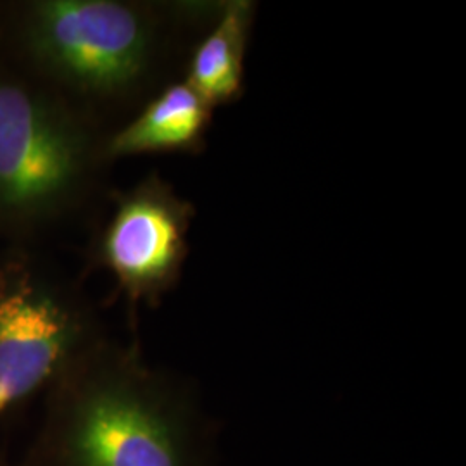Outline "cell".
I'll return each instance as SVG.
<instances>
[{
	"label": "cell",
	"mask_w": 466,
	"mask_h": 466,
	"mask_svg": "<svg viewBox=\"0 0 466 466\" xmlns=\"http://www.w3.org/2000/svg\"><path fill=\"white\" fill-rule=\"evenodd\" d=\"M86 111L0 54V235L28 238L75 211L106 159Z\"/></svg>",
	"instance_id": "3957f363"
},
{
	"label": "cell",
	"mask_w": 466,
	"mask_h": 466,
	"mask_svg": "<svg viewBox=\"0 0 466 466\" xmlns=\"http://www.w3.org/2000/svg\"><path fill=\"white\" fill-rule=\"evenodd\" d=\"M252 16L250 2L225 4L211 32L192 52L185 82L211 107L232 104L244 90Z\"/></svg>",
	"instance_id": "52a82bcc"
},
{
	"label": "cell",
	"mask_w": 466,
	"mask_h": 466,
	"mask_svg": "<svg viewBox=\"0 0 466 466\" xmlns=\"http://www.w3.org/2000/svg\"><path fill=\"white\" fill-rule=\"evenodd\" d=\"M0 9H2V5H0Z\"/></svg>",
	"instance_id": "9c48e42d"
},
{
	"label": "cell",
	"mask_w": 466,
	"mask_h": 466,
	"mask_svg": "<svg viewBox=\"0 0 466 466\" xmlns=\"http://www.w3.org/2000/svg\"><path fill=\"white\" fill-rule=\"evenodd\" d=\"M0 466H15V465H9V463H4V461H0ZM26 466V465H23Z\"/></svg>",
	"instance_id": "ba28073f"
},
{
	"label": "cell",
	"mask_w": 466,
	"mask_h": 466,
	"mask_svg": "<svg viewBox=\"0 0 466 466\" xmlns=\"http://www.w3.org/2000/svg\"><path fill=\"white\" fill-rule=\"evenodd\" d=\"M102 340L67 283L28 256L0 259V421L46 398Z\"/></svg>",
	"instance_id": "277c9868"
},
{
	"label": "cell",
	"mask_w": 466,
	"mask_h": 466,
	"mask_svg": "<svg viewBox=\"0 0 466 466\" xmlns=\"http://www.w3.org/2000/svg\"><path fill=\"white\" fill-rule=\"evenodd\" d=\"M194 206L159 175L119 192L102 227L94 261L111 273L132 306H157L180 282Z\"/></svg>",
	"instance_id": "5b68a950"
},
{
	"label": "cell",
	"mask_w": 466,
	"mask_h": 466,
	"mask_svg": "<svg viewBox=\"0 0 466 466\" xmlns=\"http://www.w3.org/2000/svg\"><path fill=\"white\" fill-rule=\"evenodd\" d=\"M213 107L187 84L167 85L116 134L106 138V159L140 154L198 152L211 125Z\"/></svg>",
	"instance_id": "8992f818"
},
{
	"label": "cell",
	"mask_w": 466,
	"mask_h": 466,
	"mask_svg": "<svg viewBox=\"0 0 466 466\" xmlns=\"http://www.w3.org/2000/svg\"><path fill=\"white\" fill-rule=\"evenodd\" d=\"M194 392L104 339L52 387L26 466H215Z\"/></svg>",
	"instance_id": "6da1fadb"
},
{
	"label": "cell",
	"mask_w": 466,
	"mask_h": 466,
	"mask_svg": "<svg viewBox=\"0 0 466 466\" xmlns=\"http://www.w3.org/2000/svg\"><path fill=\"white\" fill-rule=\"evenodd\" d=\"M2 50L35 78L86 111L149 84L163 19L125 0H32L0 9Z\"/></svg>",
	"instance_id": "7a4b0ae2"
}]
</instances>
